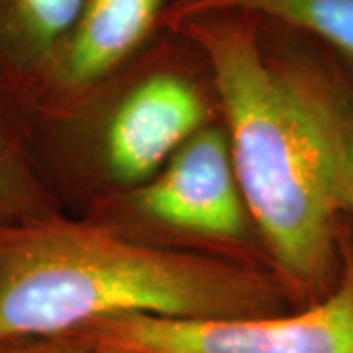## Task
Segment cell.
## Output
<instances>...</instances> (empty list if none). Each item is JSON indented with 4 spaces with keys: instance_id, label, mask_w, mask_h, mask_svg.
<instances>
[{
    "instance_id": "obj_8",
    "label": "cell",
    "mask_w": 353,
    "mask_h": 353,
    "mask_svg": "<svg viewBox=\"0 0 353 353\" xmlns=\"http://www.w3.org/2000/svg\"><path fill=\"white\" fill-rule=\"evenodd\" d=\"M259 14L326 41L353 63V0H185L179 20L199 14Z\"/></svg>"
},
{
    "instance_id": "obj_2",
    "label": "cell",
    "mask_w": 353,
    "mask_h": 353,
    "mask_svg": "<svg viewBox=\"0 0 353 353\" xmlns=\"http://www.w3.org/2000/svg\"><path fill=\"white\" fill-rule=\"evenodd\" d=\"M181 26L210 65L241 196L281 277L303 296L326 292L338 271L340 199L322 132L289 67L265 57L245 14H199Z\"/></svg>"
},
{
    "instance_id": "obj_6",
    "label": "cell",
    "mask_w": 353,
    "mask_h": 353,
    "mask_svg": "<svg viewBox=\"0 0 353 353\" xmlns=\"http://www.w3.org/2000/svg\"><path fill=\"white\" fill-rule=\"evenodd\" d=\"M163 0H87L41 85L71 92L99 83L138 50Z\"/></svg>"
},
{
    "instance_id": "obj_3",
    "label": "cell",
    "mask_w": 353,
    "mask_h": 353,
    "mask_svg": "<svg viewBox=\"0 0 353 353\" xmlns=\"http://www.w3.org/2000/svg\"><path fill=\"white\" fill-rule=\"evenodd\" d=\"M341 255L338 283L304 312L222 320L114 316L77 336L102 353H353V253L343 245Z\"/></svg>"
},
{
    "instance_id": "obj_10",
    "label": "cell",
    "mask_w": 353,
    "mask_h": 353,
    "mask_svg": "<svg viewBox=\"0 0 353 353\" xmlns=\"http://www.w3.org/2000/svg\"><path fill=\"white\" fill-rule=\"evenodd\" d=\"M6 88L0 87V97ZM51 216L43 189L0 101V224Z\"/></svg>"
},
{
    "instance_id": "obj_11",
    "label": "cell",
    "mask_w": 353,
    "mask_h": 353,
    "mask_svg": "<svg viewBox=\"0 0 353 353\" xmlns=\"http://www.w3.org/2000/svg\"><path fill=\"white\" fill-rule=\"evenodd\" d=\"M0 353H102L79 336L41 338L0 345Z\"/></svg>"
},
{
    "instance_id": "obj_1",
    "label": "cell",
    "mask_w": 353,
    "mask_h": 353,
    "mask_svg": "<svg viewBox=\"0 0 353 353\" xmlns=\"http://www.w3.org/2000/svg\"><path fill=\"white\" fill-rule=\"evenodd\" d=\"M279 308L277 287L243 267L53 214L0 224V345L77 336L114 316L222 320Z\"/></svg>"
},
{
    "instance_id": "obj_5",
    "label": "cell",
    "mask_w": 353,
    "mask_h": 353,
    "mask_svg": "<svg viewBox=\"0 0 353 353\" xmlns=\"http://www.w3.org/2000/svg\"><path fill=\"white\" fill-rule=\"evenodd\" d=\"M206 106L199 90L173 73L141 81L120 102L106 132V159L120 181L152 176L194 134L201 132Z\"/></svg>"
},
{
    "instance_id": "obj_4",
    "label": "cell",
    "mask_w": 353,
    "mask_h": 353,
    "mask_svg": "<svg viewBox=\"0 0 353 353\" xmlns=\"http://www.w3.org/2000/svg\"><path fill=\"white\" fill-rule=\"evenodd\" d=\"M153 220L212 238H238L245 226L243 196L228 136L201 130L175 153L163 173L138 192Z\"/></svg>"
},
{
    "instance_id": "obj_9",
    "label": "cell",
    "mask_w": 353,
    "mask_h": 353,
    "mask_svg": "<svg viewBox=\"0 0 353 353\" xmlns=\"http://www.w3.org/2000/svg\"><path fill=\"white\" fill-rule=\"evenodd\" d=\"M289 71L322 132L340 208L353 218V99L310 67L290 65Z\"/></svg>"
},
{
    "instance_id": "obj_7",
    "label": "cell",
    "mask_w": 353,
    "mask_h": 353,
    "mask_svg": "<svg viewBox=\"0 0 353 353\" xmlns=\"http://www.w3.org/2000/svg\"><path fill=\"white\" fill-rule=\"evenodd\" d=\"M87 0H0V87L32 83L73 32Z\"/></svg>"
}]
</instances>
